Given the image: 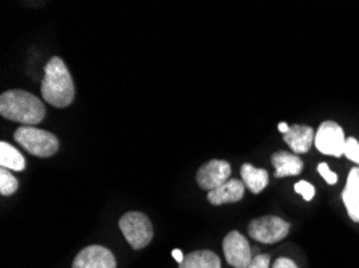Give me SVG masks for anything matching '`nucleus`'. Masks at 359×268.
Wrapping results in <instances>:
<instances>
[{"instance_id": "18", "label": "nucleus", "mask_w": 359, "mask_h": 268, "mask_svg": "<svg viewBox=\"0 0 359 268\" xmlns=\"http://www.w3.org/2000/svg\"><path fill=\"white\" fill-rule=\"evenodd\" d=\"M344 155L348 157V160L359 166V141L356 139H346Z\"/></svg>"}, {"instance_id": "20", "label": "nucleus", "mask_w": 359, "mask_h": 268, "mask_svg": "<svg viewBox=\"0 0 359 268\" xmlns=\"http://www.w3.org/2000/svg\"><path fill=\"white\" fill-rule=\"evenodd\" d=\"M318 171H319V174L323 175V178L325 180V182H327L329 185H335L337 183V180H339V177H337V174H334L329 169V166L325 162H323V164H319L318 166Z\"/></svg>"}, {"instance_id": "19", "label": "nucleus", "mask_w": 359, "mask_h": 268, "mask_svg": "<svg viewBox=\"0 0 359 268\" xmlns=\"http://www.w3.org/2000/svg\"><path fill=\"white\" fill-rule=\"evenodd\" d=\"M295 193L300 195L304 201H311L314 198V193H316V190H314L311 183H308V182H304V180H302V182L295 183Z\"/></svg>"}, {"instance_id": "23", "label": "nucleus", "mask_w": 359, "mask_h": 268, "mask_svg": "<svg viewBox=\"0 0 359 268\" xmlns=\"http://www.w3.org/2000/svg\"><path fill=\"white\" fill-rule=\"evenodd\" d=\"M172 257L177 260V264H182L184 259H186V257H184V254L179 249H174L172 251Z\"/></svg>"}, {"instance_id": "5", "label": "nucleus", "mask_w": 359, "mask_h": 268, "mask_svg": "<svg viewBox=\"0 0 359 268\" xmlns=\"http://www.w3.org/2000/svg\"><path fill=\"white\" fill-rule=\"evenodd\" d=\"M290 232V223L276 216L255 218L248 225V234L264 244H274L284 239Z\"/></svg>"}, {"instance_id": "24", "label": "nucleus", "mask_w": 359, "mask_h": 268, "mask_svg": "<svg viewBox=\"0 0 359 268\" xmlns=\"http://www.w3.org/2000/svg\"><path fill=\"white\" fill-rule=\"evenodd\" d=\"M277 129H279L282 134H285V132H287V130H288V129H290V125H288V124H285V122H280L279 125H277Z\"/></svg>"}, {"instance_id": "16", "label": "nucleus", "mask_w": 359, "mask_h": 268, "mask_svg": "<svg viewBox=\"0 0 359 268\" xmlns=\"http://www.w3.org/2000/svg\"><path fill=\"white\" fill-rule=\"evenodd\" d=\"M0 166L2 169H8V171L21 172L26 167V160L16 148L2 141L0 143Z\"/></svg>"}, {"instance_id": "21", "label": "nucleus", "mask_w": 359, "mask_h": 268, "mask_svg": "<svg viewBox=\"0 0 359 268\" xmlns=\"http://www.w3.org/2000/svg\"><path fill=\"white\" fill-rule=\"evenodd\" d=\"M269 264H271V257L266 254H259L255 257L248 268H269Z\"/></svg>"}, {"instance_id": "15", "label": "nucleus", "mask_w": 359, "mask_h": 268, "mask_svg": "<svg viewBox=\"0 0 359 268\" xmlns=\"http://www.w3.org/2000/svg\"><path fill=\"white\" fill-rule=\"evenodd\" d=\"M179 268H221V260L211 251H195L179 264Z\"/></svg>"}, {"instance_id": "11", "label": "nucleus", "mask_w": 359, "mask_h": 268, "mask_svg": "<svg viewBox=\"0 0 359 268\" xmlns=\"http://www.w3.org/2000/svg\"><path fill=\"white\" fill-rule=\"evenodd\" d=\"M243 193L245 183H242L241 180L237 178H231L227 180L224 185H221V187L208 191V201L213 206L227 204V202H237L243 198Z\"/></svg>"}, {"instance_id": "6", "label": "nucleus", "mask_w": 359, "mask_h": 268, "mask_svg": "<svg viewBox=\"0 0 359 268\" xmlns=\"http://www.w3.org/2000/svg\"><path fill=\"white\" fill-rule=\"evenodd\" d=\"M345 132L339 124L334 121H325L319 125L316 136H314V145L318 151L327 156L340 157L345 151Z\"/></svg>"}, {"instance_id": "17", "label": "nucleus", "mask_w": 359, "mask_h": 268, "mask_svg": "<svg viewBox=\"0 0 359 268\" xmlns=\"http://www.w3.org/2000/svg\"><path fill=\"white\" fill-rule=\"evenodd\" d=\"M18 190V180H16L8 169L0 171V195L10 196Z\"/></svg>"}, {"instance_id": "2", "label": "nucleus", "mask_w": 359, "mask_h": 268, "mask_svg": "<svg viewBox=\"0 0 359 268\" xmlns=\"http://www.w3.org/2000/svg\"><path fill=\"white\" fill-rule=\"evenodd\" d=\"M0 114L2 118L21 125H36L46 118V106L29 92L8 90L0 97Z\"/></svg>"}, {"instance_id": "3", "label": "nucleus", "mask_w": 359, "mask_h": 268, "mask_svg": "<svg viewBox=\"0 0 359 268\" xmlns=\"http://www.w3.org/2000/svg\"><path fill=\"white\" fill-rule=\"evenodd\" d=\"M16 143L37 157H50L60 148V141L53 134L37 129L36 125H21L15 130Z\"/></svg>"}, {"instance_id": "7", "label": "nucleus", "mask_w": 359, "mask_h": 268, "mask_svg": "<svg viewBox=\"0 0 359 268\" xmlns=\"http://www.w3.org/2000/svg\"><path fill=\"white\" fill-rule=\"evenodd\" d=\"M222 249H224L226 260L233 268H248L252 264V248L242 233L231 232L227 234L224 243H222Z\"/></svg>"}, {"instance_id": "4", "label": "nucleus", "mask_w": 359, "mask_h": 268, "mask_svg": "<svg viewBox=\"0 0 359 268\" xmlns=\"http://www.w3.org/2000/svg\"><path fill=\"white\" fill-rule=\"evenodd\" d=\"M119 230L133 249H144L154 238L150 218L142 212H128L119 220Z\"/></svg>"}, {"instance_id": "10", "label": "nucleus", "mask_w": 359, "mask_h": 268, "mask_svg": "<svg viewBox=\"0 0 359 268\" xmlns=\"http://www.w3.org/2000/svg\"><path fill=\"white\" fill-rule=\"evenodd\" d=\"M316 132L309 125H290V129L284 134V141L292 148L293 153L303 155L308 153L309 148L314 143Z\"/></svg>"}, {"instance_id": "8", "label": "nucleus", "mask_w": 359, "mask_h": 268, "mask_svg": "<svg viewBox=\"0 0 359 268\" xmlns=\"http://www.w3.org/2000/svg\"><path fill=\"white\" fill-rule=\"evenodd\" d=\"M231 172L232 169L229 162L221 160L208 161L198 169L197 183L200 185V188L211 191L224 185L227 180H231Z\"/></svg>"}, {"instance_id": "12", "label": "nucleus", "mask_w": 359, "mask_h": 268, "mask_svg": "<svg viewBox=\"0 0 359 268\" xmlns=\"http://www.w3.org/2000/svg\"><path fill=\"white\" fill-rule=\"evenodd\" d=\"M341 198H344V204L351 220L359 222V167L350 171Z\"/></svg>"}, {"instance_id": "1", "label": "nucleus", "mask_w": 359, "mask_h": 268, "mask_svg": "<svg viewBox=\"0 0 359 268\" xmlns=\"http://www.w3.org/2000/svg\"><path fill=\"white\" fill-rule=\"evenodd\" d=\"M43 100L55 108H67L74 100V82L62 58L53 57L46 64L41 85Z\"/></svg>"}, {"instance_id": "22", "label": "nucleus", "mask_w": 359, "mask_h": 268, "mask_svg": "<svg viewBox=\"0 0 359 268\" xmlns=\"http://www.w3.org/2000/svg\"><path fill=\"white\" fill-rule=\"evenodd\" d=\"M273 268H298L295 265V262L287 259V257H280V259L276 260V264L273 265Z\"/></svg>"}, {"instance_id": "14", "label": "nucleus", "mask_w": 359, "mask_h": 268, "mask_svg": "<svg viewBox=\"0 0 359 268\" xmlns=\"http://www.w3.org/2000/svg\"><path fill=\"white\" fill-rule=\"evenodd\" d=\"M241 174H242V180H243L245 187H247L255 195L261 193V191L268 187L269 175L264 171V169H258V167L252 166V164H243L241 169Z\"/></svg>"}, {"instance_id": "9", "label": "nucleus", "mask_w": 359, "mask_h": 268, "mask_svg": "<svg viewBox=\"0 0 359 268\" xmlns=\"http://www.w3.org/2000/svg\"><path fill=\"white\" fill-rule=\"evenodd\" d=\"M73 268H116V259L103 246H89L76 255Z\"/></svg>"}, {"instance_id": "13", "label": "nucleus", "mask_w": 359, "mask_h": 268, "mask_svg": "<svg viewBox=\"0 0 359 268\" xmlns=\"http://www.w3.org/2000/svg\"><path fill=\"white\" fill-rule=\"evenodd\" d=\"M271 161H273V166L276 169L277 178L292 177V175H298L303 171V161L293 153L277 151L271 157Z\"/></svg>"}]
</instances>
